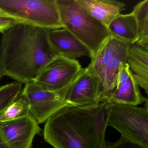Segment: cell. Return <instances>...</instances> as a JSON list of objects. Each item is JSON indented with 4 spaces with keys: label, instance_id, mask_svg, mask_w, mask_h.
I'll return each mask as SVG.
<instances>
[{
    "label": "cell",
    "instance_id": "7",
    "mask_svg": "<svg viewBox=\"0 0 148 148\" xmlns=\"http://www.w3.org/2000/svg\"><path fill=\"white\" fill-rule=\"evenodd\" d=\"M82 68L77 59L58 56L46 66L34 82L45 90H60L71 85Z\"/></svg>",
    "mask_w": 148,
    "mask_h": 148
},
{
    "label": "cell",
    "instance_id": "1",
    "mask_svg": "<svg viewBox=\"0 0 148 148\" xmlns=\"http://www.w3.org/2000/svg\"><path fill=\"white\" fill-rule=\"evenodd\" d=\"M50 31L21 23L3 33L0 54L5 75L21 84L34 81L58 56L50 43Z\"/></svg>",
    "mask_w": 148,
    "mask_h": 148
},
{
    "label": "cell",
    "instance_id": "19",
    "mask_svg": "<svg viewBox=\"0 0 148 148\" xmlns=\"http://www.w3.org/2000/svg\"><path fill=\"white\" fill-rule=\"evenodd\" d=\"M22 84L15 81L0 86V114L22 93Z\"/></svg>",
    "mask_w": 148,
    "mask_h": 148
},
{
    "label": "cell",
    "instance_id": "24",
    "mask_svg": "<svg viewBox=\"0 0 148 148\" xmlns=\"http://www.w3.org/2000/svg\"><path fill=\"white\" fill-rule=\"evenodd\" d=\"M0 148H7L1 136H0Z\"/></svg>",
    "mask_w": 148,
    "mask_h": 148
},
{
    "label": "cell",
    "instance_id": "11",
    "mask_svg": "<svg viewBox=\"0 0 148 148\" xmlns=\"http://www.w3.org/2000/svg\"><path fill=\"white\" fill-rule=\"evenodd\" d=\"M91 15L108 29L112 21L125 9V4L114 0H77Z\"/></svg>",
    "mask_w": 148,
    "mask_h": 148
},
{
    "label": "cell",
    "instance_id": "20",
    "mask_svg": "<svg viewBox=\"0 0 148 148\" xmlns=\"http://www.w3.org/2000/svg\"><path fill=\"white\" fill-rule=\"evenodd\" d=\"M105 148H148V147L137 143L121 136L119 139L114 143L106 141Z\"/></svg>",
    "mask_w": 148,
    "mask_h": 148
},
{
    "label": "cell",
    "instance_id": "14",
    "mask_svg": "<svg viewBox=\"0 0 148 148\" xmlns=\"http://www.w3.org/2000/svg\"><path fill=\"white\" fill-rule=\"evenodd\" d=\"M129 45L111 36L91 59L90 63L87 68L100 79L106 66L118 54L127 50Z\"/></svg>",
    "mask_w": 148,
    "mask_h": 148
},
{
    "label": "cell",
    "instance_id": "10",
    "mask_svg": "<svg viewBox=\"0 0 148 148\" xmlns=\"http://www.w3.org/2000/svg\"><path fill=\"white\" fill-rule=\"evenodd\" d=\"M49 38L53 48L58 56L72 60L82 57L91 58L90 50L66 28L50 30Z\"/></svg>",
    "mask_w": 148,
    "mask_h": 148
},
{
    "label": "cell",
    "instance_id": "22",
    "mask_svg": "<svg viewBox=\"0 0 148 148\" xmlns=\"http://www.w3.org/2000/svg\"><path fill=\"white\" fill-rule=\"evenodd\" d=\"M131 73L130 66L126 62L123 61L121 62L116 88L124 84L127 81Z\"/></svg>",
    "mask_w": 148,
    "mask_h": 148
},
{
    "label": "cell",
    "instance_id": "15",
    "mask_svg": "<svg viewBox=\"0 0 148 148\" xmlns=\"http://www.w3.org/2000/svg\"><path fill=\"white\" fill-rule=\"evenodd\" d=\"M104 102L137 106L145 103L148 100L140 93L138 85L135 82L132 73L127 81L115 88Z\"/></svg>",
    "mask_w": 148,
    "mask_h": 148
},
{
    "label": "cell",
    "instance_id": "2",
    "mask_svg": "<svg viewBox=\"0 0 148 148\" xmlns=\"http://www.w3.org/2000/svg\"><path fill=\"white\" fill-rule=\"evenodd\" d=\"M111 104L65 106L46 121L45 141L54 148H105Z\"/></svg>",
    "mask_w": 148,
    "mask_h": 148
},
{
    "label": "cell",
    "instance_id": "18",
    "mask_svg": "<svg viewBox=\"0 0 148 148\" xmlns=\"http://www.w3.org/2000/svg\"><path fill=\"white\" fill-rule=\"evenodd\" d=\"M29 106L26 99L21 94L0 114V121H8L29 114Z\"/></svg>",
    "mask_w": 148,
    "mask_h": 148
},
{
    "label": "cell",
    "instance_id": "13",
    "mask_svg": "<svg viewBox=\"0 0 148 148\" xmlns=\"http://www.w3.org/2000/svg\"><path fill=\"white\" fill-rule=\"evenodd\" d=\"M108 30L111 35L128 45L138 41V28L135 15L132 12L119 14L110 24Z\"/></svg>",
    "mask_w": 148,
    "mask_h": 148
},
{
    "label": "cell",
    "instance_id": "23",
    "mask_svg": "<svg viewBox=\"0 0 148 148\" xmlns=\"http://www.w3.org/2000/svg\"><path fill=\"white\" fill-rule=\"evenodd\" d=\"M4 75L5 74H4L2 58H1V55L0 54V79L2 78Z\"/></svg>",
    "mask_w": 148,
    "mask_h": 148
},
{
    "label": "cell",
    "instance_id": "5",
    "mask_svg": "<svg viewBox=\"0 0 148 148\" xmlns=\"http://www.w3.org/2000/svg\"><path fill=\"white\" fill-rule=\"evenodd\" d=\"M121 136L148 147V102L143 107L111 103L107 120Z\"/></svg>",
    "mask_w": 148,
    "mask_h": 148
},
{
    "label": "cell",
    "instance_id": "3",
    "mask_svg": "<svg viewBox=\"0 0 148 148\" xmlns=\"http://www.w3.org/2000/svg\"><path fill=\"white\" fill-rule=\"evenodd\" d=\"M56 3L63 27L86 46L93 58L111 36L107 27L87 12L77 0H56Z\"/></svg>",
    "mask_w": 148,
    "mask_h": 148
},
{
    "label": "cell",
    "instance_id": "21",
    "mask_svg": "<svg viewBox=\"0 0 148 148\" xmlns=\"http://www.w3.org/2000/svg\"><path fill=\"white\" fill-rule=\"evenodd\" d=\"M22 23L21 21L14 18L6 14H0V32L3 34L15 25Z\"/></svg>",
    "mask_w": 148,
    "mask_h": 148
},
{
    "label": "cell",
    "instance_id": "6",
    "mask_svg": "<svg viewBox=\"0 0 148 148\" xmlns=\"http://www.w3.org/2000/svg\"><path fill=\"white\" fill-rule=\"evenodd\" d=\"M72 83L56 91L42 90L34 81L25 84L21 94L29 104V113L38 124L45 123L54 113L68 105L66 97Z\"/></svg>",
    "mask_w": 148,
    "mask_h": 148
},
{
    "label": "cell",
    "instance_id": "9",
    "mask_svg": "<svg viewBox=\"0 0 148 148\" xmlns=\"http://www.w3.org/2000/svg\"><path fill=\"white\" fill-rule=\"evenodd\" d=\"M100 79L87 67L82 68L72 84L66 97L68 105L84 107L101 102Z\"/></svg>",
    "mask_w": 148,
    "mask_h": 148
},
{
    "label": "cell",
    "instance_id": "25",
    "mask_svg": "<svg viewBox=\"0 0 148 148\" xmlns=\"http://www.w3.org/2000/svg\"><path fill=\"white\" fill-rule=\"evenodd\" d=\"M5 14V13L3 12L0 10V14Z\"/></svg>",
    "mask_w": 148,
    "mask_h": 148
},
{
    "label": "cell",
    "instance_id": "12",
    "mask_svg": "<svg viewBox=\"0 0 148 148\" xmlns=\"http://www.w3.org/2000/svg\"><path fill=\"white\" fill-rule=\"evenodd\" d=\"M126 60L135 82L148 94V49L136 44L130 45Z\"/></svg>",
    "mask_w": 148,
    "mask_h": 148
},
{
    "label": "cell",
    "instance_id": "8",
    "mask_svg": "<svg viewBox=\"0 0 148 148\" xmlns=\"http://www.w3.org/2000/svg\"><path fill=\"white\" fill-rule=\"evenodd\" d=\"M41 131L30 113L19 118L0 121V136L7 148H32L34 136Z\"/></svg>",
    "mask_w": 148,
    "mask_h": 148
},
{
    "label": "cell",
    "instance_id": "16",
    "mask_svg": "<svg viewBox=\"0 0 148 148\" xmlns=\"http://www.w3.org/2000/svg\"><path fill=\"white\" fill-rule=\"evenodd\" d=\"M127 50L114 57L103 70L100 77L102 90L101 102H104L110 93L116 88L121 62H126Z\"/></svg>",
    "mask_w": 148,
    "mask_h": 148
},
{
    "label": "cell",
    "instance_id": "17",
    "mask_svg": "<svg viewBox=\"0 0 148 148\" xmlns=\"http://www.w3.org/2000/svg\"><path fill=\"white\" fill-rule=\"evenodd\" d=\"M132 12L136 17L138 28L139 38L136 44L148 49V0L138 2Z\"/></svg>",
    "mask_w": 148,
    "mask_h": 148
},
{
    "label": "cell",
    "instance_id": "4",
    "mask_svg": "<svg viewBox=\"0 0 148 148\" xmlns=\"http://www.w3.org/2000/svg\"><path fill=\"white\" fill-rule=\"evenodd\" d=\"M0 10L22 23L50 30L63 28L56 0H0Z\"/></svg>",
    "mask_w": 148,
    "mask_h": 148
}]
</instances>
